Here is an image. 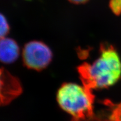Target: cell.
<instances>
[{
  "label": "cell",
  "instance_id": "1",
  "mask_svg": "<svg viewBox=\"0 0 121 121\" xmlns=\"http://www.w3.org/2000/svg\"><path fill=\"white\" fill-rule=\"evenodd\" d=\"M84 85L89 89L107 88L121 77V60L112 45L103 44L99 57L91 63H85L79 69Z\"/></svg>",
  "mask_w": 121,
  "mask_h": 121
},
{
  "label": "cell",
  "instance_id": "2",
  "mask_svg": "<svg viewBox=\"0 0 121 121\" xmlns=\"http://www.w3.org/2000/svg\"><path fill=\"white\" fill-rule=\"evenodd\" d=\"M85 85L73 82L63 84L57 94L60 107L76 119H82L93 114L94 96Z\"/></svg>",
  "mask_w": 121,
  "mask_h": 121
},
{
  "label": "cell",
  "instance_id": "3",
  "mask_svg": "<svg viewBox=\"0 0 121 121\" xmlns=\"http://www.w3.org/2000/svg\"><path fill=\"white\" fill-rule=\"evenodd\" d=\"M22 57L27 67L39 71L44 69L51 63L52 52L43 42L33 40L24 45Z\"/></svg>",
  "mask_w": 121,
  "mask_h": 121
},
{
  "label": "cell",
  "instance_id": "4",
  "mask_svg": "<svg viewBox=\"0 0 121 121\" xmlns=\"http://www.w3.org/2000/svg\"><path fill=\"white\" fill-rule=\"evenodd\" d=\"M20 54V48L14 40L9 38H1L0 42V59L2 62L10 64L16 61Z\"/></svg>",
  "mask_w": 121,
  "mask_h": 121
},
{
  "label": "cell",
  "instance_id": "5",
  "mask_svg": "<svg viewBox=\"0 0 121 121\" xmlns=\"http://www.w3.org/2000/svg\"><path fill=\"white\" fill-rule=\"evenodd\" d=\"M108 121H121V103L113 107Z\"/></svg>",
  "mask_w": 121,
  "mask_h": 121
},
{
  "label": "cell",
  "instance_id": "6",
  "mask_svg": "<svg viewBox=\"0 0 121 121\" xmlns=\"http://www.w3.org/2000/svg\"><path fill=\"white\" fill-rule=\"evenodd\" d=\"M1 22H0V35H1V38L6 37V36L8 34L10 31V26L7 22L6 19L2 14H1Z\"/></svg>",
  "mask_w": 121,
  "mask_h": 121
},
{
  "label": "cell",
  "instance_id": "7",
  "mask_svg": "<svg viewBox=\"0 0 121 121\" xmlns=\"http://www.w3.org/2000/svg\"><path fill=\"white\" fill-rule=\"evenodd\" d=\"M109 6L115 15L118 16L121 14V0H110Z\"/></svg>",
  "mask_w": 121,
  "mask_h": 121
},
{
  "label": "cell",
  "instance_id": "8",
  "mask_svg": "<svg viewBox=\"0 0 121 121\" xmlns=\"http://www.w3.org/2000/svg\"><path fill=\"white\" fill-rule=\"evenodd\" d=\"M70 2L73 4H83L87 2L89 0H69Z\"/></svg>",
  "mask_w": 121,
  "mask_h": 121
}]
</instances>
